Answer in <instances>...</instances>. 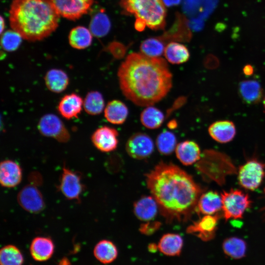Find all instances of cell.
I'll return each instance as SVG.
<instances>
[{
	"mask_svg": "<svg viewBox=\"0 0 265 265\" xmlns=\"http://www.w3.org/2000/svg\"><path fill=\"white\" fill-rule=\"evenodd\" d=\"M146 182L168 222L187 220L196 210L203 190L185 171L162 161L146 174Z\"/></svg>",
	"mask_w": 265,
	"mask_h": 265,
	"instance_id": "obj_1",
	"label": "cell"
},
{
	"mask_svg": "<svg viewBox=\"0 0 265 265\" xmlns=\"http://www.w3.org/2000/svg\"><path fill=\"white\" fill-rule=\"evenodd\" d=\"M117 76L124 96L140 106H153L163 99L172 86L166 61L132 53L121 63Z\"/></svg>",
	"mask_w": 265,
	"mask_h": 265,
	"instance_id": "obj_2",
	"label": "cell"
},
{
	"mask_svg": "<svg viewBox=\"0 0 265 265\" xmlns=\"http://www.w3.org/2000/svg\"><path fill=\"white\" fill-rule=\"evenodd\" d=\"M60 17L51 0H13L9 14L12 30L31 42L50 35L57 28Z\"/></svg>",
	"mask_w": 265,
	"mask_h": 265,
	"instance_id": "obj_3",
	"label": "cell"
},
{
	"mask_svg": "<svg viewBox=\"0 0 265 265\" xmlns=\"http://www.w3.org/2000/svg\"><path fill=\"white\" fill-rule=\"evenodd\" d=\"M120 4L125 13L134 16L138 31L146 26L154 30L164 28L166 10L162 0H120Z\"/></svg>",
	"mask_w": 265,
	"mask_h": 265,
	"instance_id": "obj_4",
	"label": "cell"
},
{
	"mask_svg": "<svg viewBox=\"0 0 265 265\" xmlns=\"http://www.w3.org/2000/svg\"><path fill=\"white\" fill-rule=\"evenodd\" d=\"M29 183L26 185L17 195V202L26 211L36 214L45 208L42 194L38 187L42 182V178L38 173H32L29 176Z\"/></svg>",
	"mask_w": 265,
	"mask_h": 265,
	"instance_id": "obj_5",
	"label": "cell"
},
{
	"mask_svg": "<svg viewBox=\"0 0 265 265\" xmlns=\"http://www.w3.org/2000/svg\"><path fill=\"white\" fill-rule=\"evenodd\" d=\"M221 196L223 216L226 220L241 218L251 203L248 195L238 189L223 191Z\"/></svg>",
	"mask_w": 265,
	"mask_h": 265,
	"instance_id": "obj_6",
	"label": "cell"
},
{
	"mask_svg": "<svg viewBox=\"0 0 265 265\" xmlns=\"http://www.w3.org/2000/svg\"><path fill=\"white\" fill-rule=\"evenodd\" d=\"M265 176V164L256 159L241 165L238 172V181L245 189L255 190L261 185Z\"/></svg>",
	"mask_w": 265,
	"mask_h": 265,
	"instance_id": "obj_7",
	"label": "cell"
},
{
	"mask_svg": "<svg viewBox=\"0 0 265 265\" xmlns=\"http://www.w3.org/2000/svg\"><path fill=\"white\" fill-rule=\"evenodd\" d=\"M37 128L44 136L53 138L62 143L68 142L70 135L61 120L52 113L46 114L40 119Z\"/></svg>",
	"mask_w": 265,
	"mask_h": 265,
	"instance_id": "obj_8",
	"label": "cell"
},
{
	"mask_svg": "<svg viewBox=\"0 0 265 265\" xmlns=\"http://www.w3.org/2000/svg\"><path fill=\"white\" fill-rule=\"evenodd\" d=\"M59 190L63 195L70 200H80V196L84 189L81 177L64 165L60 176Z\"/></svg>",
	"mask_w": 265,
	"mask_h": 265,
	"instance_id": "obj_9",
	"label": "cell"
},
{
	"mask_svg": "<svg viewBox=\"0 0 265 265\" xmlns=\"http://www.w3.org/2000/svg\"><path fill=\"white\" fill-rule=\"evenodd\" d=\"M60 16L76 20L90 10L94 0H51Z\"/></svg>",
	"mask_w": 265,
	"mask_h": 265,
	"instance_id": "obj_10",
	"label": "cell"
},
{
	"mask_svg": "<svg viewBox=\"0 0 265 265\" xmlns=\"http://www.w3.org/2000/svg\"><path fill=\"white\" fill-rule=\"evenodd\" d=\"M154 150V143L146 133L137 132L132 134L126 144V151L132 158L142 159L148 158Z\"/></svg>",
	"mask_w": 265,
	"mask_h": 265,
	"instance_id": "obj_11",
	"label": "cell"
},
{
	"mask_svg": "<svg viewBox=\"0 0 265 265\" xmlns=\"http://www.w3.org/2000/svg\"><path fill=\"white\" fill-rule=\"evenodd\" d=\"M119 133L111 127L104 126L96 129L91 136L94 146L102 152H110L115 150L118 146Z\"/></svg>",
	"mask_w": 265,
	"mask_h": 265,
	"instance_id": "obj_12",
	"label": "cell"
},
{
	"mask_svg": "<svg viewBox=\"0 0 265 265\" xmlns=\"http://www.w3.org/2000/svg\"><path fill=\"white\" fill-rule=\"evenodd\" d=\"M219 216L218 214L205 215L189 225L186 232L196 236L204 241L212 239L215 235Z\"/></svg>",
	"mask_w": 265,
	"mask_h": 265,
	"instance_id": "obj_13",
	"label": "cell"
},
{
	"mask_svg": "<svg viewBox=\"0 0 265 265\" xmlns=\"http://www.w3.org/2000/svg\"><path fill=\"white\" fill-rule=\"evenodd\" d=\"M159 37L164 42L188 41L191 37L188 21L184 16L177 13L172 27Z\"/></svg>",
	"mask_w": 265,
	"mask_h": 265,
	"instance_id": "obj_14",
	"label": "cell"
},
{
	"mask_svg": "<svg viewBox=\"0 0 265 265\" xmlns=\"http://www.w3.org/2000/svg\"><path fill=\"white\" fill-rule=\"evenodd\" d=\"M22 179V171L16 161L5 159L0 164V183L2 187L13 188L17 186Z\"/></svg>",
	"mask_w": 265,
	"mask_h": 265,
	"instance_id": "obj_15",
	"label": "cell"
},
{
	"mask_svg": "<svg viewBox=\"0 0 265 265\" xmlns=\"http://www.w3.org/2000/svg\"><path fill=\"white\" fill-rule=\"evenodd\" d=\"M83 100L78 94L72 93L64 95L59 102L57 109L59 114L67 120L78 118L80 113Z\"/></svg>",
	"mask_w": 265,
	"mask_h": 265,
	"instance_id": "obj_16",
	"label": "cell"
},
{
	"mask_svg": "<svg viewBox=\"0 0 265 265\" xmlns=\"http://www.w3.org/2000/svg\"><path fill=\"white\" fill-rule=\"evenodd\" d=\"M159 210L158 204L152 196H142L133 204L134 215L143 222L153 220Z\"/></svg>",
	"mask_w": 265,
	"mask_h": 265,
	"instance_id": "obj_17",
	"label": "cell"
},
{
	"mask_svg": "<svg viewBox=\"0 0 265 265\" xmlns=\"http://www.w3.org/2000/svg\"><path fill=\"white\" fill-rule=\"evenodd\" d=\"M177 159L185 165H190L201 158L199 145L192 140H185L178 143L175 149Z\"/></svg>",
	"mask_w": 265,
	"mask_h": 265,
	"instance_id": "obj_18",
	"label": "cell"
},
{
	"mask_svg": "<svg viewBox=\"0 0 265 265\" xmlns=\"http://www.w3.org/2000/svg\"><path fill=\"white\" fill-rule=\"evenodd\" d=\"M209 133L215 141L225 143L234 138L236 130L234 123L229 120H220L212 123L208 128Z\"/></svg>",
	"mask_w": 265,
	"mask_h": 265,
	"instance_id": "obj_19",
	"label": "cell"
},
{
	"mask_svg": "<svg viewBox=\"0 0 265 265\" xmlns=\"http://www.w3.org/2000/svg\"><path fill=\"white\" fill-rule=\"evenodd\" d=\"M29 249L30 254L34 260L44 262L51 258L54 252V245L50 238L37 237L32 240Z\"/></svg>",
	"mask_w": 265,
	"mask_h": 265,
	"instance_id": "obj_20",
	"label": "cell"
},
{
	"mask_svg": "<svg viewBox=\"0 0 265 265\" xmlns=\"http://www.w3.org/2000/svg\"><path fill=\"white\" fill-rule=\"evenodd\" d=\"M238 92L243 101L250 105L258 103L263 96V90L260 83L254 80L241 81L238 86Z\"/></svg>",
	"mask_w": 265,
	"mask_h": 265,
	"instance_id": "obj_21",
	"label": "cell"
},
{
	"mask_svg": "<svg viewBox=\"0 0 265 265\" xmlns=\"http://www.w3.org/2000/svg\"><path fill=\"white\" fill-rule=\"evenodd\" d=\"M221 196L217 192L209 191L202 193L197 205V210L204 215H213L222 209Z\"/></svg>",
	"mask_w": 265,
	"mask_h": 265,
	"instance_id": "obj_22",
	"label": "cell"
},
{
	"mask_svg": "<svg viewBox=\"0 0 265 265\" xmlns=\"http://www.w3.org/2000/svg\"><path fill=\"white\" fill-rule=\"evenodd\" d=\"M44 81L50 91L59 93L67 88L69 83V79L64 71L59 69H52L46 73Z\"/></svg>",
	"mask_w": 265,
	"mask_h": 265,
	"instance_id": "obj_23",
	"label": "cell"
},
{
	"mask_svg": "<svg viewBox=\"0 0 265 265\" xmlns=\"http://www.w3.org/2000/svg\"><path fill=\"white\" fill-rule=\"evenodd\" d=\"M129 114L127 106L122 101L113 100L109 101L104 109V116L112 124L121 125L126 120Z\"/></svg>",
	"mask_w": 265,
	"mask_h": 265,
	"instance_id": "obj_24",
	"label": "cell"
},
{
	"mask_svg": "<svg viewBox=\"0 0 265 265\" xmlns=\"http://www.w3.org/2000/svg\"><path fill=\"white\" fill-rule=\"evenodd\" d=\"M159 251L168 256H179L183 246V239L177 234L167 233L163 235L158 243Z\"/></svg>",
	"mask_w": 265,
	"mask_h": 265,
	"instance_id": "obj_25",
	"label": "cell"
},
{
	"mask_svg": "<svg viewBox=\"0 0 265 265\" xmlns=\"http://www.w3.org/2000/svg\"><path fill=\"white\" fill-rule=\"evenodd\" d=\"M166 59L173 64H180L188 61L190 53L184 45L177 42H170L165 47L164 52Z\"/></svg>",
	"mask_w": 265,
	"mask_h": 265,
	"instance_id": "obj_26",
	"label": "cell"
},
{
	"mask_svg": "<svg viewBox=\"0 0 265 265\" xmlns=\"http://www.w3.org/2000/svg\"><path fill=\"white\" fill-rule=\"evenodd\" d=\"M116 246L110 240L103 239L95 245L93 253L95 257L101 263L107 264L113 262L118 256Z\"/></svg>",
	"mask_w": 265,
	"mask_h": 265,
	"instance_id": "obj_27",
	"label": "cell"
},
{
	"mask_svg": "<svg viewBox=\"0 0 265 265\" xmlns=\"http://www.w3.org/2000/svg\"><path fill=\"white\" fill-rule=\"evenodd\" d=\"M68 40L72 47L78 50H82L88 48L91 44L92 34L88 28L78 26L70 31Z\"/></svg>",
	"mask_w": 265,
	"mask_h": 265,
	"instance_id": "obj_28",
	"label": "cell"
},
{
	"mask_svg": "<svg viewBox=\"0 0 265 265\" xmlns=\"http://www.w3.org/2000/svg\"><path fill=\"white\" fill-rule=\"evenodd\" d=\"M142 124L149 129L159 128L164 120L163 113L159 108L152 106H146L140 114Z\"/></svg>",
	"mask_w": 265,
	"mask_h": 265,
	"instance_id": "obj_29",
	"label": "cell"
},
{
	"mask_svg": "<svg viewBox=\"0 0 265 265\" xmlns=\"http://www.w3.org/2000/svg\"><path fill=\"white\" fill-rule=\"evenodd\" d=\"M105 101L102 94L97 91L87 93L83 99V108L91 115L101 114L105 109Z\"/></svg>",
	"mask_w": 265,
	"mask_h": 265,
	"instance_id": "obj_30",
	"label": "cell"
},
{
	"mask_svg": "<svg viewBox=\"0 0 265 265\" xmlns=\"http://www.w3.org/2000/svg\"><path fill=\"white\" fill-rule=\"evenodd\" d=\"M111 26L110 20L103 9L95 14L92 17L89 30L92 34L97 37H102L106 35Z\"/></svg>",
	"mask_w": 265,
	"mask_h": 265,
	"instance_id": "obj_31",
	"label": "cell"
},
{
	"mask_svg": "<svg viewBox=\"0 0 265 265\" xmlns=\"http://www.w3.org/2000/svg\"><path fill=\"white\" fill-rule=\"evenodd\" d=\"M222 247L227 255L235 259L243 257L246 251L245 242L237 237H231L226 239L223 243Z\"/></svg>",
	"mask_w": 265,
	"mask_h": 265,
	"instance_id": "obj_32",
	"label": "cell"
},
{
	"mask_svg": "<svg viewBox=\"0 0 265 265\" xmlns=\"http://www.w3.org/2000/svg\"><path fill=\"white\" fill-rule=\"evenodd\" d=\"M164 43L159 37L148 38L140 45L141 53L150 57H159L164 52Z\"/></svg>",
	"mask_w": 265,
	"mask_h": 265,
	"instance_id": "obj_33",
	"label": "cell"
},
{
	"mask_svg": "<svg viewBox=\"0 0 265 265\" xmlns=\"http://www.w3.org/2000/svg\"><path fill=\"white\" fill-rule=\"evenodd\" d=\"M156 144L159 152L164 155H169L175 151L177 139L170 131H163L157 136Z\"/></svg>",
	"mask_w": 265,
	"mask_h": 265,
	"instance_id": "obj_34",
	"label": "cell"
},
{
	"mask_svg": "<svg viewBox=\"0 0 265 265\" xmlns=\"http://www.w3.org/2000/svg\"><path fill=\"white\" fill-rule=\"evenodd\" d=\"M23 262V256L16 246L8 244L0 249V265H22Z\"/></svg>",
	"mask_w": 265,
	"mask_h": 265,
	"instance_id": "obj_35",
	"label": "cell"
},
{
	"mask_svg": "<svg viewBox=\"0 0 265 265\" xmlns=\"http://www.w3.org/2000/svg\"><path fill=\"white\" fill-rule=\"evenodd\" d=\"M23 38L16 31L11 30L4 32L1 37V46L7 52L16 50L20 46Z\"/></svg>",
	"mask_w": 265,
	"mask_h": 265,
	"instance_id": "obj_36",
	"label": "cell"
},
{
	"mask_svg": "<svg viewBox=\"0 0 265 265\" xmlns=\"http://www.w3.org/2000/svg\"><path fill=\"white\" fill-rule=\"evenodd\" d=\"M161 223L157 221H149L141 224L139 227L140 232L146 236H150L157 232L160 227Z\"/></svg>",
	"mask_w": 265,
	"mask_h": 265,
	"instance_id": "obj_37",
	"label": "cell"
},
{
	"mask_svg": "<svg viewBox=\"0 0 265 265\" xmlns=\"http://www.w3.org/2000/svg\"><path fill=\"white\" fill-rule=\"evenodd\" d=\"M243 72L245 75L250 76L252 75L254 72L253 67L251 65H246L243 68Z\"/></svg>",
	"mask_w": 265,
	"mask_h": 265,
	"instance_id": "obj_38",
	"label": "cell"
},
{
	"mask_svg": "<svg viewBox=\"0 0 265 265\" xmlns=\"http://www.w3.org/2000/svg\"><path fill=\"white\" fill-rule=\"evenodd\" d=\"M181 0H162L164 5L167 7L177 5L181 2Z\"/></svg>",
	"mask_w": 265,
	"mask_h": 265,
	"instance_id": "obj_39",
	"label": "cell"
},
{
	"mask_svg": "<svg viewBox=\"0 0 265 265\" xmlns=\"http://www.w3.org/2000/svg\"><path fill=\"white\" fill-rule=\"evenodd\" d=\"M148 251L152 253H155L158 248V245L155 243H151L149 244L148 246Z\"/></svg>",
	"mask_w": 265,
	"mask_h": 265,
	"instance_id": "obj_40",
	"label": "cell"
},
{
	"mask_svg": "<svg viewBox=\"0 0 265 265\" xmlns=\"http://www.w3.org/2000/svg\"><path fill=\"white\" fill-rule=\"evenodd\" d=\"M167 127L170 129H174L177 127V121L175 120L170 121L167 124Z\"/></svg>",
	"mask_w": 265,
	"mask_h": 265,
	"instance_id": "obj_41",
	"label": "cell"
},
{
	"mask_svg": "<svg viewBox=\"0 0 265 265\" xmlns=\"http://www.w3.org/2000/svg\"><path fill=\"white\" fill-rule=\"evenodd\" d=\"M5 27V23H4V20L2 18V17L0 16V33L2 34L3 30L4 29Z\"/></svg>",
	"mask_w": 265,
	"mask_h": 265,
	"instance_id": "obj_42",
	"label": "cell"
},
{
	"mask_svg": "<svg viewBox=\"0 0 265 265\" xmlns=\"http://www.w3.org/2000/svg\"><path fill=\"white\" fill-rule=\"evenodd\" d=\"M69 262L66 259H62L59 263V265H69Z\"/></svg>",
	"mask_w": 265,
	"mask_h": 265,
	"instance_id": "obj_43",
	"label": "cell"
},
{
	"mask_svg": "<svg viewBox=\"0 0 265 265\" xmlns=\"http://www.w3.org/2000/svg\"><path fill=\"white\" fill-rule=\"evenodd\" d=\"M264 194L265 196V188L264 189ZM261 212L263 213V215L265 217V204L264 206L262 208Z\"/></svg>",
	"mask_w": 265,
	"mask_h": 265,
	"instance_id": "obj_44",
	"label": "cell"
},
{
	"mask_svg": "<svg viewBox=\"0 0 265 265\" xmlns=\"http://www.w3.org/2000/svg\"><path fill=\"white\" fill-rule=\"evenodd\" d=\"M263 104H264V107L265 108V96L264 97V98Z\"/></svg>",
	"mask_w": 265,
	"mask_h": 265,
	"instance_id": "obj_45",
	"label": "cell"
}]
</instances>
